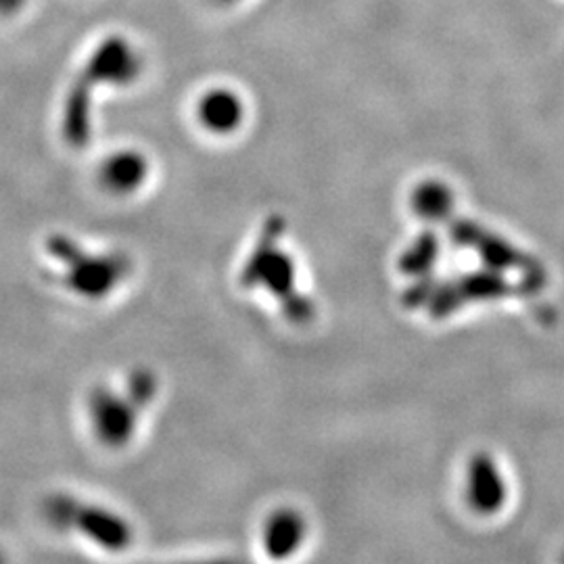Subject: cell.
<instances>
[{"mask_svg": "<svg viewBox=\"0 0 564 564\" xmlns=\"http://www.w3.org/2000/svg\"><path fill=\"white\" fill-rule=\"evenodd\" d=\"M142 59L134 44L120 34L102 39L86 63L78 78L69 86L61 111V137L67 147L82 151L95 134L93 102L99 86L121 88L141 78Z\"/></svg>", "mask_w": 564, "mask_h": 564, "instance_id": "obj_1", "label": "cell"}, {"mask_svg": "<svg viewBox=\"0 0 564 564\" xmlns=\"http://www.w3.org/2000/svg\"><path fill=\"white\" fill-rule=\"evenodd\" d=\"M51 262L61 268V282L78 297L99 302L109 297L130 274V262L121 253L88 251L65 232H53L44 241Z\"/></svg>", "mask_w": 564, "mask_h": 564, "instance_id": "obj_2", "label": "cell"}, {"mask_svg": "<svg viewBox=\"0 0 564 564\" xmlns=\"http://www.w3.org/2000/svg\"><path fill=\"white\" fill-rule=\"evenodd\" d=\"M44 514L57 529L80 533L82 538L105 550H123L130 545V524L105 506L93 505L74 496H55L46 500Z\"/></svg>", "mask_w": 564, "mask_h": 564, "instance_id": "obj_3", "label": "cell"}, {"mask_svg": "<svg viewBox=\"0 0 564 564\" xmlns=\"http://www.w3.org/2000/svg\"><path fill=\"white\" fill-rule=\"evenodd\" d=\"M279 232L281 224L268 226L262 242L258 245L256 253L249 258V263L242 272V281L245 284L265 286L274 291L272 295H281L284 302H291L295 307L300 300L295 291V263L279 249Z\"/></svg>", "mask_w": 564, "mask_h": 564, "instance_id": "obj_4", "label": "cell"}, {"mask_svg": "<svg viewBox=\"0 0 564 564\" xmlns=\"http://www.w3.org/2000/svg\"><path fill=\"white\" fill-rule=\"evenodd\" d=\"M88 421L105 445H123L137 429L134 403L101 387L88 400Z\"/></svg>", "mask_w": 564, "mask_h": 564, "instance_id": "obj_5", "label": "cell"}, {"mask_svg": "<svg viewBox=\"0 0 564 564\" xmlns=\"http://www.w3.org/2000/svg\"><path fill=\"white\" fill-rule=\"evenodd\" d=\"M149 178V162L134 149H121L102 160L99 184L116 197L134 195Z\"/></svg>", "mask_w": 564, "mask_h": 564, "instance_id": "obj_6", "label": "cell"}, {"mask_svg": "<svg viewBox=\"0 0 564 564\" xmlns=\"http://www.w3.org/2000/svg\"><path fill=\"white\" fill-rule=\"evenodd\" d=\"M245 109L232 90H209L199 101V120L214 134H230L241 126Z\"/></svg>", "mask_w": 564, "mask_h": 564, "instance_id": "obj_7", "label": "cell"}, {"mask_svg": "<svg viewBox=\"0 0 564 564\" xmlns=\"http://www.w3.org/2000/svg\"><path fill=\"white\" fill-rule=\"evenodd\" d=\"M303 531L305 529H303L302 519L295 512L274 514L265 524V533H263L268 554L274 558L289 556L302 544Z\"/></svg>", "mask_w": 564, "mask_h": 564, "instance_id": "obj_8", "label": "cell"}, {"mask_svg": "<svg viewBox=\"0 0 564 564\" xmlns=\"http://www.w3.org/2000/svg\"><path fill=\"white\" fill-rule=\"evenodd\" d=\"M412 207L424 220L440 223V220H445L452 214V209H454V195H452V191L445 186L444 182H423L414 191V195H412Z\"/></svg>", "mask_w": 564, "mask_h": 564, "instance_id": "obj_9", "label": "cell"}, {"mask_svg": "<svg viewBox=\"0 0 564 564\" xmlns=\"http://www.w3.org/2000/svg\"><path fill=\"white\" fill-rule=\"evenodd\" d=\"M437 258V241L433 235H424L419 241L414 242L408 253L403 256V265L410 274L429 270Z\"/></svg>", "mask_w": 564, "mask_h": 564, "instance_id": "obj_10", "label": "cell"}, {"mask_svg": "<svg viewBox=\"0 0 564 564\" xmlns=\"http://www.w3.org/2000/svg\"><path fill=\"white\" fill-rule=\"evenodd\" d=\"M25 4H28V0H0V18L9 20V18L20 15L21 11L25 9Z\"/></svg>", "mask_w": 564, "mask_h": 564, "instance_id": "obj_11", "label": "cell"}, {"mask_svg": "<svg viewBox=\"0 0 564 564\" xmlns=\"http://www.w3.org/2000/svg\"><path fill=\"white\" fill-rule=\"evenodd\" d=\"M220 2H232V0H220Z\"/></svg>", "mask_w": 564, "mask_h": 564, "instance_id": "obj_12", "label": "cell"}]
</instances>
